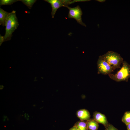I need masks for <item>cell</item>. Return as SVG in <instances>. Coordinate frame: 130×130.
I'll return each instance as SVG.
<instances>
[{"mask_svg": "<svg viewBox=\"0 0 130 130\" xmlns=\"http://www.w3.org/2000/svg\"><path fill=\"white\" fill-rule=\"evenodd\" d=\"M102 56L114 70L121 68L120 65L124 61L120 54L112 51H108Z\"/></svg>", "mask_w": 130, "mask_h": 130, "instance_id": "3957f363", "label": "cell"}, {"mask_svg": "<svg viewBox=\"0 0 130 130\" xmlns=\"http://www.w3.org/2000/svg\"><path fill=\"white\" fill-rule=\"evenodd\" d=\"M122 64V67L116 74L108 75L111 79L117 82L128 81L130 78V65L125 61Z\"/></svg>", "mask_w": 130, "mask_h": 130, "instance_id": "7a4b0ae2", "label": "cell"}, {"mask_svg": "<svg viewBox=\"0 0 130 130\" xmlns=\"http://www.w3.org/2000/svg\"><path fill=\"white\" fill-rule=\"evenodd\" d=\"M96 0L100 2H104L105 1V0Z\"/></svg>", "mask_w": 130, "mask_h": 130, "instance_id": "44dd1931", "label": "cell"}, {"mask_svg": "<svg viewBox=\"0 0 130 130\" xmlns=\"http://www.w3.org/2000/svg\"><path fill=\"white\" fill-rule=\"evenodd\" d=\"M77 115L80 120L84 121L89 120L90 119L91 116L88 111L85 109L80 110L77 111Z\"/></svg>", "mask_w": 130, "mask_h": 130, "instance_id": "ba28073f", "label": "cell"}, {"mask_svg": "<svg viewBox=\"0 0 130 130\" xmlns=\"http://www.w3.org/2000/svg\"><path fill=\"white\" fill-rule=\"evenodd\" d=\"M127 130H130V124L126 125Z\"/></svg>", "mask_w": 130, "mask_h": 130, "instance_id": "ffe728a7", "label": "cell"}, {"mask_svg": "<svg viewBox=\"0 0 130 130\" xmlns=\"http://www.w3.org/2000/svg\"><path fill=\"white\" fill-rule=\"evenodd\" d=\"M21 1L23 4L26 6L28 8L31 9L37 0H19Z\"/></svg>", "mask_w": 130, "mask_h": 130, "instance_id": "4fadbf2b", "label": "cell"}, {"mask_svg": "<svg viewBox=\"0 0 130 130\" xmlns=\"http://www.w3.org/2000/svg\"><path fill=\"white\" fill-rule=\"evenodd\" d=\"M89 130H97L99 125L98 123L94 119H90L86 122Z\"/></svg>", "mask_w": 130, "mask_h": 130, "instance_id": "30bf717a", "label": "cell"}, {"mask_svg": "<svg viewBox=\"0 0 130 130\" xmlns=\"http://www.w3.org/2000/svg\"><path fill=\"white\" fill-rule=\"evenodd\" d=\"M93 119L98 123L103 125L106 127L109 124L105 115L98 112L95 111L93 115Z\"/></svg>", "mask_w": 130, "mask_h": 130, "instance_id": "52a82bcc", "label": "cell"}, {"mask_svg": "<svg viewBox=\"0 0 130 130\" xmlns=\"http://www.w3.org/2000/svg\"><path fill=\"white\" fill-rule=\"evenodd\" d=\"M75 125L79 130H88L86 122L80 121L76 122Z\"/></svg>", "mask_w": 130, "mask_h": 130, "instance_id": "8fae6325", "label": "cell"}, {"mask_svg": "<svg viewBox=\"0 0 130 130\" xmlns=\"http://www.w3.org/2000/svg\"><path fill=\"white\" fill-rule=\"evenodd\" d=\"M24 118L27 120H28L29 119V116L28 115L27 113H25L24 114Z\"/></svg>", "mask_w": 130, "mask_h": 130, "instance_id": "e0dca14e", "label": "cell"}, {"mask_svg": "<svg viewBox=\"0 0 130 130\" xmlns=\"http://www.w3.org/2000/svg\"><path fill=\"white\" fill-rule=\"evenodd\" d=\"M97 64L98 74L109 75L114 70L102 55L99 56Z\"/></svg>", "mask_w": 130, "mask_h": 130, "instance_id": "5b68a950", "label": "cell"}, {"mask_svg": "<svg viewBox=\"0 0 130 130\" xmlns=\"http://www.w3.org/2000/svg\"><path fill=\"white\" fill-rule=\"evenodd\" d=\"M6 120H8V119L6 116H3V121H4Z\"/></svg>", "mask_w": 130, "mask_h": 130, "instance_id": "d6986e66", "label": "cell"}, {"mask_svg": "<svg viewBox=\"0 0 130 130\" xmlns=\"http://www.w3.org/2000/svg\"><path fill=\"white\" fill-rule=\"evenodd\" d=\"M5 41L4 36H2L0 34V43L1 45L3 42Z\"/></svg>", "mask_w": 130, "mask_h": 130, "instance_id": "2e32d148", "label": "cell"}, {"mask_svg": "<svg viewBox=\"0 0 130 130\" xmlns=\"http://www.w3.org/2000/svg\"><path fill=\"white\" fill-rule=\"evenodd\" d=\"M19 25L16 11L13 10L9 13L6 21V31L4 36L5 41L11 39L13 33L17 28Z\"/></svg>", "mask_w": 130, "mask_h": 130, "instance_id": "6da1fadb", "label": "cell"}, {"mask_svg": "<svg viewBox=\"0 0 130 130\" xmlns=\"http://www.w3.org/2000/svg\"><path fill=\"white\" fill-rule=\"evenodd\" d=\"M3 85L0 86V89H2L3 88Z\"/></svg>", "mask_w": 130, "mask_h": 130, "instance_id": "7402d4cb", "label": "cell"}, {"mask_svg": "<svg viewBox=\"0 0 130 130\" xmlns=\"http://www.w3.org/2000/svg\"><path fill=\"white\" fill-rule=\"evenodd\" d=\"M105 128V130H118L112 125L109 124Z\"/></svg>", "mask_w": 130, "mask_h": 130, "instance_id": "9a60e30c", "label": "cell"}, {"mask_svg": "<svg viewBox=\"0 0 130 130\" xmlns=\"http://www.w3.org/2000/svg\"><path fill=\"white\" fill-rule=\"evenodd\" d=\"M69 10L68 17L69 18H73L75 19L78 23L81 25L86 26L85 24L82 21L81 16L82 12L79 6L73 8L68 6L66 7Z\"/></svg>", "mask_w": 130, "mask_h": 130, "instance_id": "8992f818", "label": "cell"}, {"mask_svg": "<svg viewBox=\"0 0 130 130\" xmlns=\"http://www.w3.org/2000/svg\"><path fill=\"white\" fill-rule=\"evenodd\" d=\"M122 121L126 125L130 124V111H127L124 113Z\"/></svg>", "mask_w": 130, "mask_h": 130, "instance_id": "7c38bea8", "label": "cell"}, {"mask_svg": "<svg viewBox=\"0 0 130 130\" xmlns=\"http://www.w3.org/2000/svg\"><path fill=\"white\" fill-rule=\"evenodd\" d=\"M69 130H79L74 125Z\"/></svg>", "mask_w": 130, "mask_h": 130, "instance_id": "ac0fdd59", "label": "cell"}, {"mask_svg": "<svg viewBox=\"0 0 130 130\" xmlns=\"http://www.w3.org/2000/svg\"><path fill=\"white\" fill-rule=\"evenodd\" d=\"M50 3L52 8L51 15L52 18H54L57 10L62 6L67 7L69 5L76 2L83 1V0H44Z\"/></svg>", "mask_w": 130, "mask_h": 130, "instance_id": "277c9868", "label": "cell"}, {"mask_svg": "<svg viewBox=\"0 0 130 130\" xmlns=\"http://www.w3.org/2000/svg\"><path fill=\"white\" fill-rule=\"evenodd\" d=\"M18 1H19V0H0V6L4 5H11Z\"/></svg>", "mask_w": 130, "mask_h": 130, "instance_id": "5bb4252c", "label": "cell"}, {"mask_svg": "<svg viewBox=\"0 0 130 130\" xmlns=\"http://www.w3.org/2000/svg\"><path fill=\"white\" fill-rule=\"evenodd\" d=\"M9 13L0 8V24L3 26H5L6 20Z\"/></svg>", "mask_w": 130, "mask_h": 130, "instance_id": "9c48e42d", "label": "cell"}]
</instances>
